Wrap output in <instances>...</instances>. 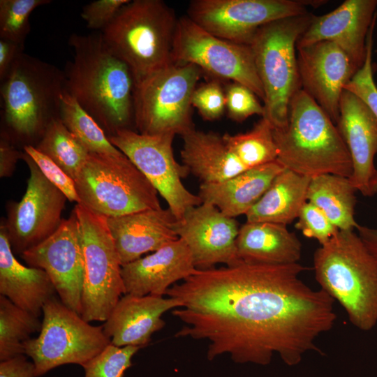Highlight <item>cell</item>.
Masks as SVG:
<instances>
[{"instance_id":"obj_1","label":"cell","mask_w":377,"mask_h":377,"mask_svg":"<svg viewBox=\"0 0 377 377\" xmlns=\"http://www.w3.org/2000/svg\"><path fill=\"white\" fill-rule=\"evenodd\" d=\"M298 263L198 269L165 295L182 306L172 311L184 323L176 337L208 342L212 361L228 354L238 364L266 366L277 354L288 366L301 362L335 324L334 300L306 284Z\"/></svg>"},{"instance_id":"obj_2","label":"cell","mask_w":377,"mask_h":377,"mask_svg":"<svg viewBox=\"0 0 377 377\" xmlns=\"http://www.w3.org/2000/svg\"><path fill=\"white\" fill-rule=\"evenodd\" d=\"M73 59L66 64V89L101 126L113 135L134 124V80L128 66L105 45L101 34H73Z\"/></svg>"},{"instance_id":"obj_3","label":"cell","mask_w":377,"mask_h":377,"mask_svg":"<svg viewBox=\"0 0 377 377\" xmlns=\"http://www.w3.org/2000/svg\"><path fill=\"white\" fill-rule=\"evenodd\" d=\"M64 72L38 58L21 53L1 81V138L36 146L47 126L60 118Z\"/></svg>"},{"instance_id":"obj_4","label":"cell","mask_w":377,"mask_h":377,"mask_svg":"<svg viewBox=\"0 0 377 377\" xmlns=\"http://www.w3.org/2000/svg\"><path fill=\"white\" fill-rule=\"evenodd\" d=\"M273 135L276 161L285 168L309 178L351 176V158L337 126L302 89L291 98L287 126L274 128Z\"/></svg>"},{"instance_id":"obj_5","label":"cell","mask_w":377,"mask_h":377,"mask_svg":"<svg viewBox=\"0 0 377 377\" xmlns=\"http://www.w3.org/2000/svg\"><path fill=\"white\" fill-rule=\"evenodd\" d=\"M320 289L346 312L351 324L369 331L377 324V260L354 230H339L313 254Z\"/></svg>"},{"instance_id":"obj_6","label":"cell","mask_w":377,"mask_h":377,"mask_svg":"<svg viewBox=\"0 0 377 377\" xmlns=\"http://www.w3.org/2000/svg\"><path fill=\"white\" fill-rule=\"evenodd\" d=\"M177 21L161 0L129 1L101 34L108 49L128 66L136 82L173 63Z\"/></svg>"},{"instance_id":"obj_7","label":"cell","mask_w":377,"mask_h":377,"mask_svg":"<svg viewBox=\"0 0 377 377\" xmlns=\"http://www.w3.org/2000/svg\"><path fill=\"white\" fill-rule=\"evenodd\" d=\"M312 17L306 13L266 24L250 44L265 93L263 117L274 128L287 126L290 102L301 89L295 47Z\"/></svg>"},{"instance_id":"obj_8","label":"cell","mask_w":377,"mask_h":377,"mask_svg":"<svg viewBox=\"0 0 377 377\" xmlns=\"http://www.w3.org/2000/svg\"><path fill=\"white\" fill-rule=\"evenodd\" d=\"M74 181L78 204L106 218L161 208L156 189L123 153H89Z\"/></svg>"},{"instance_id":"obj_9","label":"cell","mask_w":377,"mask_h":377,"mask_svg":"<svg viewBox=\"0 0 377 377\" xmlns=\"http://www.w3.org/2000/svg\"><path fill=\"white\" fill-rule=\"evenodd\" d=\"M201 69L173 62L134 82V124L145 135H180L194 128L191 98Z\"/></svg>"},{"instance_id":"obj_10","label":"cell","mask_w":377,"mask_h":377,"mask_svg":"<svg viewBox=\"0 0 377 377\" xmlns=\"http://www.w3.org/2000/svg\"><path fill=\"white\" fill-rule=\"evenodd\" d=\"M42 314L38 336L24 344L36 377L64 364L82 367L110 344L102 325H91L55 296L44 304Z\"/></svg>"},{"instance_id":"obj_11","label":"cell","mask_w":377,"mask_h":377,"mask_svg":"<svg viewBox=\"0 0 377 377\" xmlns=\"http://www.w3.org/2000/svg\"><path fill=\"white\" fill-rule=\"evenodd\" d=\"M80 221L84 256L80 316L86 321H105L125 294L121 265L107 218L80 204L74 208Z\"/></svg>"},{"instance_id":"obj_12","label":"cell","mask_w":377,"mask_h":377,"mask_svg":"<svg viewBox=\"0 0 377 377\" xmlns=\"http://www.w3.org/2000/svg\"><path fill=\"white\" fill-rule=\"evenodd\" d=\"M174 137L171 134L145 135L124 128L108 138L151 182L179 221L188 209L201 205L202 201L182 182L189 171L175 158Z\"/></svg>"},{"instance_id":"obj_13","label":"cell","mask_w":377,"mask_h":377,"mask_svg":"<svg viewBox=\"0 0 377 377\" xmlns=\"http://www.w3.org/2000/svg\"><path fill=\"white\" fill-rule=\"evenodd\" d=\"M172 59L194 64L215 77L240 83L265 100L251 46L216 37L187 16L178 18Z\"/></svg>"},{"instance_id":"obj_14","label":"cell","mask_w":377,"mask_h":377,"mask_svg":"<svg viewBox=\"0 0 377 377\" xmlns=\"http://www.w3.org/2000/svg\"><path fill=\"white\" fill-rule=\"evenodd\" d=\"M323 1L193 0L187 17L219 38L250 45L258 30L273 21L304 15Z\"/></svg>"},{"instance_id":"obj_15","label":"cell","mask_w":377,"mask_h":377,"mask_svg":"<svg viewBox=\"0 0 377 377\" xmlns=\"http://www.w3.org/2000/svg\"><path fill=\"white\" fill-rule=\"evenodd\" d=\"M29 169L24 195L10 205L4 225L12 251L20 253L38 245L59 227L67 198L41 172L29 154L22 153Z\"/></svg>"},{"instance_id":"obj_16","label":"cell","mask_w":377,"mask_h":377,"mask_svg":"<svg viewBox=\"0 0 377 377\" xmlns=\"http://www.w3.org/2000/svg\"><path fill=\"white\" fill-rule=\"evenodd\" d=\"M21 256L29 267L43 269L61 302L80 315L84 256L80 224L74 209L51 236Z\"/></svg>"},{"instance_id":"obj_17","label":"cell","mask_w":377,"mask_h":377,"mask_svg":"<svg viewBox=\"0 0 377 377\" xmlns=\"http://www.w3.org/2000/svg\"><path fill=\"white\" fill-rule=\"evenodd\" d=\"M239 228L235 218L202 202L177 221L175 230L188 246L196 269L205 270L218 264L233 266L241 263L236 249Z\"/></svg>"},{"instance_id":"obj_18","label":"cell","mask_w":377,"mask_h":377,"mask_svg":"<svg viewBox=\"0 0 377 377\" xmlns=\"http://www.w3.org/2000/svg\"><path fill=\"white\" fill-rule=\"evenodd\" d=\"M297 50L302 89L337 125L341 94L358 69L346 53L331 41H320Z\"/></svg>"},{"instance_id":"obj_19","label":"cell","mask_w":377,"mask_h":377,"mask_svg":"<svg viewBox=\"0 0 377 377\" xmlns=\"http://www.w3.org/2000/svg\"><path fill=\"white\" fill-rule=\"evenodd\" d=\"M337 129L350 154L353 172L349 177L356 191L364 196L377 193V121L358 96L344 89L339 103Z\"/></svg>"},{"instance_id":"obj_20","label":"cell","mask_w":377,"mask_h":377,"mask_svg":"<svg viewBox=\"0 0 377 377\" xmlns=\"http://www.w3.org/2000/svg\"><path fill=\"white\" fill-rule=\"evenodd\" d=\"M377 0H346L334 10L313 16L296 47L328 40L336 43L359 70L367 55V37L376 17Z\"/></svg>"},{"instance_id":"obj_21","label":"cell","mask_w":377,"mask_h":377,"mask_svg":"<svg viewBox=\"0 0 377 377\" xmlns=\"http://www.w3.org/2000/svg\"><path fill=\"white\" fill-rule=\"evenodd\" d=\"M186 242L179 238L152 253L121 265L125 294L163 296L197 272Z\"/></svg>"},{"instance_id":"obj_22","label":"cell","mask_w":377,"mask_h":377,"mask_svg":"<svg viewBox=\"0 0 377 377\" xmlns=\"http://www.w3.org/2000/svg\"><path fill=\"white\" fill-rule=\"evenodd\" d=\"M182 306V302L174 297L124 294L102 325L103 329L114 346L142 348L151 341L154 332L165 326L162 316Z\"/></svg>"},{"instance_id":"obj_23","label":"cell","mask_w":377,"mask_h":377,"mask_svg":"<svg viewBox=\"0 0 377 377\" xmlns=\"http://www.w3.org/2000/svg\"><path fill=\"white\" fill-rule=\"evenodd\" d=\"M177 221L168 207L107 218L121 265L178 239L175 230Z\"/></svg>"},{"instance_id":"obj_24","label":"cell","mask_w":377,"mask_h":377,"mask_svg":"<svg viewBox=\"0 0 377 377\" xmlns=\"http://www.w3.org/2000/svg\"><path fill=\"white\" fill-rule=\"evenodd\" d=\"M56 290L42 269L27 267L15 257L4 223L0 228V295L37 316Z\"/></svg>"},{"instance_id":"obj_25","label":"cell","mask_w":377,"mask_h":377,"mask_svg":"<svg viewBox=\"0 0 377 377\" xmlns=\"http://www.w3.org/2000/svg\"><path fill=\"white\" fill-rule=\"evenodd\" d=\"M241 263L283 265L298 263L302 243L286 226L269 222H248L240 226L236 239Z\"/></svg>"},{"instance_id":"obj_26","label":"cell","mask_w":377,"mask_h":377,"mask_svg":"<svg viewBox=\"0 0 377 377\" xmlns=\"http://www.w3.org/2000/svg\"><path fill=\"white\" fill-rule=\"evenodd\" d=\"M284 168L275 161L249 168L221 182L201 183L198 195L202 202L215 206L230 217L245 215Z\"/></svg>"},{"instance_id":"obj_27","label":"cell","mask_w":377,"mask_h":377,"mask_svg":"<svg viewBox=\"0 0 377 377\" xmlns=\"http://www.w3.org/2000/svg\"><path fill=\"white\" fill-rule=\"evenodd\" d=\"M182 137L183 165L201 183L221 182L249 169L228 149L219 133L194 128Z\"/></svg>"},{"instance_id":"obj_28","label":"cell","mask_w":377,"mask_h":377,"mask_svg":"<svg viewBox=\"0 0 377 377\" xmlns=\"http://www.w3.org/2000/svg\"><path fill=\"white\" fill-rule=\"evenodd\" d=\"M311 178L284 168L245 214L248 222L287 226L297 219L306 200Z\"/></svg>"},{"instance_id":"obj_29","label":"cell","mask_w":377,"mask_h":377,"mask_svg":"<svg viewBox=\"0 0 377 377\" xmlns=\"http://www.w3.org/2000/svg\"><path fill=\"white\" fill-rule=\"evenodd\" d=\"M355 188L348 177L324 174L311 178L306 200L318 207L340 230L358 226L355 214Z\"/></svg>"},{"instance_id":"obj_30","label":"cell","mask_w":377,"mask_h":377,"mask_svg":"<svg viewBox=\"0 0 377 377\" xmlns=\"http://www.w3.org/2000/svg\"><path fill=\"white\" fill-rule=\"evenodd\" d=\"M273 129L263 117L251 130L235 135L226 133L223 138L228 149L247 168H251L276 161L278 150Z\"/></svg>"},{"instance_id":"obj_31","label":"cell","mask_w":377,"mask_h":377,"mask_svg":"<svg viewBox=\"0 0 377 377\" xmlns=\"http://www.w3.org/2000/svg\"><path fill=\"white\" fill-rule=\"evenodd\" d=\"M41 325L38 317L0 295V361L24 354V344Z\"/></svg>"},{"instance_id":"obj_32","label":"cell","mask_w":377,"mask_h":377,"mask_svg":"<svg viewBox=\"0 0 377 377\" xmlns=\"http://www.w3.org/2000/svg\"><path fill=\"white\" fill-rule=\"evenodd\" d=\"M35 147L51 158L73 179L89 154L60 118L54 119L47 126Z\"/></svg>"},{"instance_id":"obj_33","label":"cell","mask_w":377,"mask_h":377,"mask_svg":"<svg viewBox=\"0 0 377 377\" xmlns=\"http://www.w3.org/2000/svg\"><path fill=\"white\" fill-rule=\"evenodd\" d=\"M64 124L89 153L121 154L98 122L71 96H61V115Z\"/></svg>"},{"instance_id":"obj_34","label":"cell","mask_w":377,"mask_h":377,"mask_svg":"<svg viewBox=\"0 0 377 377\" xmlns=\"http://www.w3.org/2000/svg\"><path fill=\"white\" fill-rule=\"evenodd\" d=\"M50 0H1L0 38L24 45L31 30L29 17Z\"/></svg>"},{"instance_id":"obj_35","label":"cell","mask_w":377,"mask_h":377,"mask_svg":"<svg viewBox=\"0 0 377 377\" xmlns=\"http://www.w3.org/2000/svg\"><path fill=\"white\" fill-rule=\"evenodd\" d=\"M141 347L108 345L101 353L82 366L84 377H124L132 358Z\"/></svg>"},{"instance_id":"obj_36","label":"cell","mask_w":377,"mask_h":377,"mask_svg":"<svg viewBox=\"0 0 377 377\" xmlns=\"http://www.w3.org/2000/svg\"><path fill=\"white\" fill-rule=\"evenodd\" d=\"M374 18L367 37V55L363 66L345 86L346 89L362 100L372 112L377 121V86L374 82L372 66Z\"/></svg>"},{"instance_id":"obj_37","label":"cell","mask_w":377,"mask_h":377,"mask_svg":"<svg viewBox=\"0 0 377 377\" xmlns=\"http://www.w3.org/2000/svg\"><path fill=\"white\" fill-rule=\"evenodd\" d=\"M224 91L226 108L231 120L242 122L254 114L264 117V105L260 103L256 95L247 87L232 82L226 85Z\"/></svg>"},{"instance_id":"obj_38","label":"cell","mask_w":377,"mask_h":377,"mask_svg":"<svg viewBox=\"0 0 377 377\" xmlns=\"http://www.w3.org/2000/svg\"><path fill=\"white\" fill-rule=\"evenodd\" d=\"M295 226L305 237L317 240L320 246L339 230L318 207L309 202L302 206Z\"/></svg>"},{"instance_id":"obj_39","label":"cell","mask_w":377,"mask_h":377,"mask_svg":"<svg viewBox=\"0 0 377 377\" xmlns=\"http://www.w3.org/2000/svg\"><path fill=\"white\" fill-rule=\"evenodd\" d=\"M191 105L195 108L204 120L219 119L226 108L225 91L217 80H210L195 89Z\"/></svg>"},{"instance_id":"obj_40","label":"cell","mask_w":377,"mask_h":377,"mask_svg":"<svg viewBox=\"0 0 377 377\" xmlns=\"http://www.w3.org/2000/svg\"><path fill=\"white\" fill-rule=\"evenodd\" d=\"M25 153L34 161L43 175L58 188L72 202L80 203L76 192L75 181L51 158L39 151L34 146L23 147Z\"/></svg>"},{"instance_id":"obj_41","label":"cell","mask_w":377,"mask_h":377,"mask_svg":"<svg viewBox=\"0 0 377 377\" xmlns=\"http://www.w3.org/2000/svg\"><path fill=\"white\" fill-rule=\"evenodd\" d=\"M130 0H96L85 5L80 16L91 29H104Z\"/></svg>"},{"instance_id":"obj_42","label":"cell","mask_w":377,"mask_h":377,"mask_svg":"<svg viewBox=\"0 0 377 377\" xmlns=\"http://www.w3.org/2000/svg\"><path fill=\"white\" fill-rule=\"evenodd\" d=\"M0 377H36L35 364L24 354L1 361Z\"/></svg>"},{"instance_id":"obj_43","label":"cell","mask_w":377,"mask_h":377,"mask_svg":"<svg viewBox=\"0 0 377 377\" xmlns=\"http://www.w3.org/2000/svg\"><path fill=\"white\" fill-rule=\"evenodd\" d=\"M24 48V45L0 39V82L6 77Z\"/></svg>"},{"instance_id":"obj_44","label":"cell","mask_w":377,"mask_h":377,"mask_svg":"<svg viewBox=\"0 0 377 377\" xmlns=\"http://www.w3.org/2000/svg\"><path fill=\"white\" fill-rule=\"evenodd\" d=\"M22 153L8 140L1 138L0 140V176L10 177L18 159H22Z\"/></svg>"},{"instance_id":"obj_45","label":"cell","mask_w":377,"mask_h":377,"mask_svg":"<svg viewBox=\"0 0 377 377\" xmlns=\"http://www.w3.org/2000/svg\"><path fill=\"white\" fill-rule=\"evenodd\" d=\"M356 229L366 247L377 260V228L358 225Z\"/></svg>"}]
</instances>
